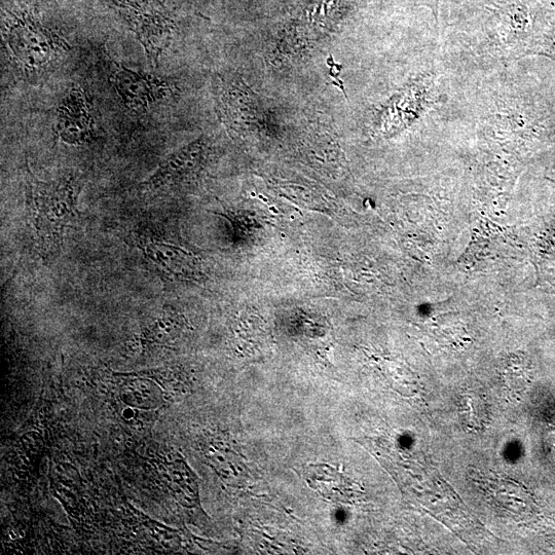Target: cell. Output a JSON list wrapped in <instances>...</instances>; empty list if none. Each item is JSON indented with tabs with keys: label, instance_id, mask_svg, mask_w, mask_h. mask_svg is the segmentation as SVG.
Masks as SVG:
<instances>
[{
	"label": "cell",
	"instance_id": "obj_1",
	"mask_svg": "<svg viewBox=\"0 0 555 555\" xmlns=\"http://www.w3.org/2000/svg\"><path fill=\"white\" fill-rule=\"evenodd\" d=\"M78 192L72 177L44 182L31 177L26 185L29 226L43 254L58 250L67 228L79 216Z\"/></svg>",
	"mask_w": 555,
	"mask_h": 555
},
{
	"label": "cell",
	"instance_id": "obj_2",
	"mask_svg": "<svg viewBox=\"0 0 555 555\" xmlns=\"http://www.w3.org/2000/svg\"><path fill=\"white\" fill-rule=\"evenodd\" d=\"M3 33L16 63L28 71L46 68L68 45L29 8L3 0Z\"/></svg>",
	"mask_w": 555,
	"mask_h": 555
},
{
	"label": "cell",
	"instance_id": "obj_3",
	"mask_svg": "<svg viewBox=\"0 0 555 555\" xmlns=\"http://www.w3.org/2000/svg\"><path fill=\"white\" fill-rule=\"evenodd\" d=\"M134 32L151 61L157 66L162 53L169 47L175 22L164 0H101Z\"/></svg>",
	"mask_w": 555,
	"mask_h": 555
},
{
	"label": "cell",
	"instance_id": "obj_4",
	"mask_svg": "<svg viewBox=\"0 0 555 555\" xmlns=\"http://www.w3.org/2000/svg\"><path fill=\"white\" fill-rule=\"evenodd\" d=\"M55 133L68 144H84L93 138L95 122L82 89L73 88L63 98L58 108Z\"/></svg>",
	"mask_w": 555,
	"mask_h": 555
},
{
	"label": "cell",
	"instance_id": "obj_5",
	"mask_svg": "<svg viewBox=\"0 0 555 555\" xmlns=\"http://www.w3.org/2000/svg\"><path fill=\"white\" fill-rule=\"evenodd\" d=\"M111 82L123 103L131 110L142 111L171 94L170 87L152 74L120 66Z\"/></svg>",
	"mask_w": 555,
	"mask_h": 555
},
{
	"label": "cell",
	"instance_id": "obj_6",
	"mask_svg": "<svg viewBox=\"0 0 555 555\" xmlns=\"http://www.w3.org/2000/svg\"><path fill=\"white\" fill-rule=\"evenodd\" d=\"M203 151V143L196 142L168 158L146 181L139 184L142 193H161L173 187L198 164Z\"/></svg>",
	"mask_w": 555,
	"mask_h": 555
}]
</instances>
